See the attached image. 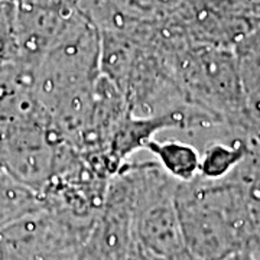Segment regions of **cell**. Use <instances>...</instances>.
<instances>
[{
	"label": "cell",
	"instance_id": "obj_4",
	"mask_svg": "<svg viewBox=\"0 0 260 260\" xmlns=\"http://www.w3.org/2000/svg\"><path fill=\"white\" fill-rule=\"evenodd\" d=\"M145 150L177 181L188 182L198 177L201 156L198 149L186 140L153 138L149 140Z\"/></svg>",
	"mask_w": 260,
	"mask_h": 260
},
{
	"label": "cell",
	"instance_id": "obj_2",
	"mask_svg": "<svg viewBox=\"0 0 260 260\" xmlns=\"http://www.w3.org/2000/svg\"><path fill=\"white\" fill-rule=\"evenodd\" d=\"M68 142L44 110L0 126L2 169L39 197L56 177Z\"/></svg>",
	"mask_w": 260,
	"mask_h": 260
},
{
	"label": "cell",
	"instance_id": "obj_1",
	"mask_svg": "<svg viewBox=\"0 0 260 260\" xmlns=\"http://www.w3.org/2000/svg\"><path fill=\"white\" fill-rule=\"evenodd\" d=\"M175 203L186 250L195 260H223L260 242L243 184L179 181Z\"/></svg>",
	"mask_w": 260,
	"mask_h": 260
},
{
	"label": "cell",
	"instance_id": "obj_5",
	"mask_svg": "<svg viewBox=\"0 0 260 260\" xmlns=\"http://www.w3.org/2000/svg\"><path fill=\"white\" fill-rule=\"evenodd\" d=\"M3 172V169H2V148H0V174Z\"/></svg>",
	"mask_w": 260,
	"mask_h": 260
},
{
	"label": "cell",
	"instance_id": "obj_3",
	"mask_svg": "<svg viewBox=\"0 0 260 260\" xmlns=\"http://www.w3.org/2000/svg\"><path fill=\"white\" fill-rule=\"evenodd\" d=\"M34 68L20 59L0 65V126L42 110L35 95Z\"/></svg>",
	"mask_w": 260,
	"mask_h": 260
}]
</instances>
